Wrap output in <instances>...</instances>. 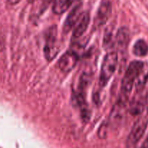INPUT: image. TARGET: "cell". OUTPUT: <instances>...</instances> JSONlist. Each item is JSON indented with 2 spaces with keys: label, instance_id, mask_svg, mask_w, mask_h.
I'll list each match as a JSON object with an SVG mask.
<instances>
[{
  "label": "cell",
  "instance_id": "6da1fadb",
  "mask_svg": "<svg viewBox=\"0 0 148 148\" xmlns=\"http://www.w3.org/2000/svg\"><path fill=\"white\" fill-rule=\"evenodd\" d=\"M144 68V63L141 61H133L129 64L121 82V92L127 96L132 91L134 84L140 76Z\"/></svg>",
  "mask_w": 148,
  "mask_h": 148
},
{
  "label": "cell",
  "instance_id": "7a4b0ae2",
  "mask_svg": "<svg viewBox=\"0 0 148 148\" xmlns=\"http://www.w3.org/2000/svg\"><path fill=\"white\" fill-rule=\"evenodd\" d=\"M119 61L117 52H108L104 58L99 75V85L105 86L116 71Z\"/></svg>",
  "mask_w": 148,
  "mask_h": 148
},
{
  "label": "cell",
  "instance_id": "3957f363",
  "mask_svg": "<svg viewBox=\"0 0 148 148\" xmlns=\"http://www.w3.org/2000/svg\"><path fill=\"white\" fill-rule=\"evenodd\" d=\"M147 124V119H145V118H141L139 120L136 121V123L134 124L131 132L129 133V136H128L127 142H126L128 147L134 146L140 140L146 131Z\"/></svg>",
  "mask_w": 148,
  "mask_h": 148
},
{
  "label": "cell",
  "instance_id": "277c9868",
  "mask_svg": "<svg viewBox=\"0 0 148 148\" xmlns=\"http://www.w3.org/2000/svg\"><path fill=\"white\" fill-rule=\"evenodd\" d=\"M56 28L52 27L47 34V42L45 47V55L48 60H52L59 52V48L57 44Z\"/></svg>",
  "mask_w": 148,
  "mask_h": 148
},
{
  "label": "cell",
  "instance_id": "5b68a950",
  "mask_svg": "<svg viewBox=\"0 0 148 148\" xmlns=\"http://www.w3.org/2000/svg\"><path fill=\"white\" fill-rule=\"evenodd\" d=\"M78 55L73 51L65 52L58 61V67L64 73H68L72 71L78 62Z\"/></svg>",
  "mask_w": 148,
  "mask_h": 148
},
{
  "label": "cell",
  "instance_id": "8992f818",
  "mask_svg": "<svg viewBox=\"0 0 148 148\" xmlns=\"http://www.w3.org/2000/svg\"><path fill=\"white\" fill-rule=\"evenodd\" d=\"M111 10L112 7L110 2L108 1H104L101 3L94 21V25L96 28H99L108 21L110 15Z\"/></svg>",
  "mask_w": 148,
  "mask_h": 148
},
{
  "label": "cell",
  "instance_id": "52a82bcc",
  "mask_svg": "<svg viewBox=\"0 0 148 148\" xmlns=\"http://www.w3.org/2000/svg\"><path fill=\"white\" fill-rule=\"evenodd\" d=\"M83 13L82 10V6L80 5H76L67 17L63 25V31L65 33H68L76 25L77 21L80 18L81 15Z\"/></svg>",
  "mask_w": 148,
  "mask_h": 148
},
{
  "label": "cell",
  "instance_id": "ba28073f",
  "mask_svg": "<svg viewBox=\"0 0 148 148\" xmlns=\"http://www.w3.org/2000/svg\"><path fill=\"white\" fill-rule=\"evenodd\" d=\"M89 21H90L89 14L86 12H83L79 21H77L76 25H74L73 36L74 38H76V39H78V38L82 36L87 29L88 26H89Z\"/></svg>",
  "mask_w": 148,
  "mask_h": 148
},
{
  "label": "cell",
  "instance_id": "9c48e42d",
  "mask_svg": "<svg viewBox=\"0 0 148 148\" xmlns=\"http://www.w3.org/2000/svg\"><path fill=\"white\" fill-rule=\"evenodd\" d=\"M75 0H55L53 5V12L60 15L68 10Z\"/></svg>",
  "mask_w": 148,
  "mask_h": 148
},
{
  "label": "cell",
  "instance_id": "30bf717a",
  "mask_svg": "<svg viewBox=\"0 0 148 148\" xmlns=\"http://www.w3.org/2000/svg\"><path fill=\"white\" fill-rule=\"evenodd\" d=\"M129 41V32L126 28H121L116 35V42L121 48L127 47Z\"/></svg>",
  "mask_w": 148,
  "mask_h": 148
},
{
  "label": "cell",
  "instance_id": "8fae6325",
  "mask_svg": "<svg viewBox=\"0 0 148 148\" xmlns=\"http://www.w3.org/2000/svg\"><path fill=\"white\" fill-rule=\"evenodd\" d=\"M133 53L138 57L145 56L148 53V45L144 40H138L133 47Z\"/></svg>",
  "mask_w": 148,
  "mask_h": 148
},
{
  "label": "cell",
  "instance_id": "7c38bea8",
  "mask_svg": "<svg viewBox=\"0 0 148 148\" xmlns=\"http://www.w3.org/2000/svg\"><path fill=\"white\" fill-rule=\"evenodd\" d=\"M144 102L142 100H135L132 102L130 106V112L132 115H138L144 110Z\"/></svg>",
  "mask_w": 148,
  "mask_h": 148
},
{
  "label": "cell",
  "instance_id": "4fadbf2b",
  "mask_svg": "<svg viewBox=\"0 0 148 148\" xmlns=\"http://www.w3.org/2000/svg\"><path fill=\"white\" fill-rule=\"evenodd\" d=\"M140 148H148V134L147 136L146 139L144 141L143 144L142 145V146L140 147Z\"/></svg>",
  "mask_w": 148,
  "mask_h": 148
},
{
  "label": "cell",
  "instance_id": "5bb4252c",
  "mask_svg": "<svg viewBox=\"0 0 148 148\" xmlns=\"http://www.w3.org/2000/svg\"><path fill=\"white\" fill-rule=\"evenodd\" d=\"M139 148H140V147H139Z\"/></svg>",
  "mask_w": 148,
  "mask_h": 148
}]
</instances>
